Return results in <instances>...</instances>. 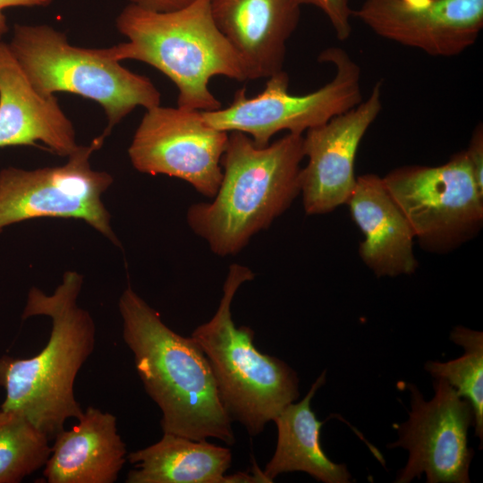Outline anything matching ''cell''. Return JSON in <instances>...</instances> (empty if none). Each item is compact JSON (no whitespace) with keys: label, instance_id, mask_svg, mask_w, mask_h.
I'll use <instances>...</instances> for the list:
<instances>
[{"label":"cell","instance_id":"1","mask_svg":"<svg viewBox=\"0 0 483 483\" xmlns=\"http://www.w3.org/2000/svg\"><path fill=\"white\" fill-rule=\"evenodd\" d=\"M118 309L123 338L149 397L161 411L163 433L196 441L209 437L234 445L225 411L199 345L168 327L157 310L128 285Z\"/></svg>","mask_w":483,"mask_h":483},{"label":"cell","instance_id":"2","mask_svg":"<svg viewBox=\"0 0 483 483\" xmlns=\"http://www.w3.org/2000/svg\"><path fill=\"white\" fill-rule=\"evenodd\" d=\"M83 276L66 271L52 294L32 287L22 313L50 318L52 328L46 346L37 355L21 359L0 357V386L5 391L4 411L20 412L50 440L69 419L83 413L74 394L77 374L92 353L96 326L90 314L78 305Z\"/></svg>","mask_w":483,"mask_h":483},{"label":"cell","instance_id":"3","mask_svg":"<svg viewBox=\"0 0 483 483\" xmlns=\"http://www.w3.org/2000/svg\"><path fill=\"white\" fill-rule=\"evenodd\" d=\"M303 158L301 134L287 133L258 147L243 132H228L218 190L211 202L190 206L186 214L190 228L216 255L239 253L301 193Z\"/></svg>","mask_w":483,"mask_h":483},{"label":"cell","instance_id":"4","mask_svg":"<svg viewBox=\"0 0 483 483\" xmlns=\"http://www.w3.org/2000/svg\"><path fill=\"white\" fill-rule=\"evenodd\" d=\"M127 41L106 47L118 61L135 60L161 72L178 89L177 106L202 112L221 108L211 78L248 80L242 61L216 27L210 0L168 12L127 4L115 20Z\"/></svg>","mask_w":483,"mask_h":483},{"label":"cell","instance_id":"5","mask_svg":"<svg viewBox=\"0 0 483 483\" xmlns=\"http://www.w3.org/2000/svg\"><path fill=\"white\" fill-rule=\"evenodd\" d=\"M254 277L249 267L231 265L215 315L191 335L209 363L228 415L251 436L262 432L300 394L295 370L284 360L260 352L253 343L254 331L246 326L237 327L232 318L235 293Z\"/></svg>","mask_w":483,"mask_h":483},{"label":"cell","instance_id":"6","mask_svg":"<svg viewBox=\"0 0 483 483\" xmlns=\"http://www.w3.org/2000/svg\"><path fill=\"white\" fill-rule=\"evenodd\" d=\"M8 46L40 94L68 92L97 103L107 118L106 137L137 106L148 110L160 105V92L149 78L111 58L106 47L70 44L64 32L49 25L15 24Z\"/></svg>","mask_w":483,"mask_h":483},{"label":"cell","instance_id":"7","mask_svg":"<svg viewBox=\"0 0 483 483\" xmlns=\"http://www.w3.org/2000/svg\"><path fill=\"white\" fill-rule=\"evenodd\" d=\"M318 61L331 64L335 74L317 90L290 94L288 74L282 71L268 78L259 94L248 97L245 89H240L227 107L201 111L203 119L217 130L243 132L255 145L265 147L277 132L302 135L358 106L363 100L358 64L346 51L335 47L321 52Z\"/></svg>","mask_w":483,"mask_h":483},{"label":"cell","instance_id":"8","mask_svg":"<svg viewBox=\"0 0 483 483\" xmlns=\"http://www.w3.org/2000/svg\"><path fill=\"white\" fill-rule=\"evenodd\" d=\"M382 178L423 248L445 252L479 232L483 193L464 151L441 165H405Z\"/></svg>","mask_w":483,"mask_h":483},{"label":"cell","instance_id":"9","mask_svg":"<svg viewBox=\"0 0 483 483\" xmlns=\"http://www.w3.org/2000/svg\"><path fill=\"white\" fill-rule=\"evenodd\" d=\"M106 137L102 133L71 154L62 165L0 171V233L7 225L38 217L76 218L109 239L120 242L102 195L113 183L106 172L91 167L90 157Z\"/></svg>","mask_w":483,"mask_h":483},{"label":"cell","instance_id":"10","mask_svg":"<svg viewBox=\"0 0 483 483\" xmlns=\"http://www.w3.org/2000/svg\"><path fill=\"white\" fill-rule=\"evenodd\" d=\"M228 132L208 124L201 111L159 105L146 110L128 155L137 171L181 179L213 198L222 180Z\"/></svg>","mask_w":483,"mask_h":483},{"label":"cell","instance_id":"11","mask_svg":"<svg viewBox=\"0 0 483 483\" xmlns=\"http://www.w3.org/2000/svg\"><path fill=\"white\" fill-rule=\"evenodd\" d=\"M434 397L425 400L414 385L408 419L397 426L399 438L388 448L409 452L396 483H409L425 473L428 483H469L473 449L468 446L469 428L474 426L470 402L443 378H434Z\"/></svg>","mask_w":483,"mask_h":483},{"label":"cell","instance_id":"12","mask_svg":"<svg viewBox=\"0 0 483 483\" xmlns=\"http://www.w3.org/2000/svg\"><path fill=\"white\" fill-rule=\"evenodd\" d=\"M377 35L436 57L458 55L483 28V0H365L352 11Z\"/></svg>","mask_w":483,"mask_h":483},{"label":"cell","instance_id":"13","mask_svg":"<svg viewBox=\"0 0 483 483\" xmlns=\"http://www.w3.org/2000/svg\"><path fill=\"white\" fill-rule=\"evenodd\" d=\"M381 110L378 81L358 106L306 131L303 152L308 163L300 172L306 214H326L346 204L356 183L354 162L360 143Z\"/></svg>","mask_w":483,"mask_h":483},{"label":"cell","instance_id":"14","mask_svg":"<svg viewBox=\"0 0 483 483\" xmlns=\"http://www.w3.org/2000/svg\"><path fill=\"white\" fill-rule=\"evenodd\" d=\"M210 10L242 59L248 80L284 71L286 44L301 16L296 0H210Z\"/></svg>","mask_w":483,"mask_h":483},{"label":"cell","instance_id":"15","mask_svg":"<svg viewBox=\"0 0 483 483\" xmlns=\"http://www.w3.org/2000/svg\"><path fill=\"white\" fill-rule=\"evenodd\" d=\"M39 141L64 157L80 146L57 98L33 88L8 44L0 40V148Z\"/></svg>","mask_w":483,"mask_h":483},{"label":"cell","instance_id":"16","mask_svg":"<svg viewBox=\"0 0 483 483\" xmlns=\"http://www.w3.org/2000/svg\"><path fill=\"white\" fill-rule=\"evenodd\" d=\"M346 204L364 236L360 256L377 276L394 277L416 270L414 233L382 177L374 174L357 177Z\"/></svg>","mask_w":483,"mask_h":483},{"label":"cell","instance_id":"17","mask_svg":"<svg viewBox=\"0 0 483 483\" xmlns=\"http://www.w3.org/2000/svg\"><path fill=\"white\" fill-rule=\"evenodd\" d=\"M71 429L54 437L43 475L48 483H114L126 459V445L112 413L89 406Z\"/></svg>","mask_w":483,"mask_h":483},{"label":"cell","instance_id":"18","mask_svg":"<svg viewBox=\"0 0 483 483\" xmlns=\"http://www.w3.org/2000/svg\"><path fill=\"white\" fill-rule=\"evenodd\" d=\"M326 382V371L312 384L305 397L292 402L273 420L277 428V442L271 460L262 470L267 482L278 475L302 471L324 483H348L352 477L345 464L332 462L320 444L324 422L316 418L310 402Z\"/></svg>","mask_w":483,"mask_h":483},{"label":"cell","instance_id":"19","mask_svg":"<svg viewBox=\"0 0 483 483\" xmlns=\"http://www.w3.org/2000/svg\"><path fill=\"white\" fill-rule=\"evenodd\" d=\"M127 483H224L231 467L227 447L163 433L157 443L127 455Z\"/></svg>","mask_w":483,"mask_h":483},{"label":"cell","instance_id":"20","mask_svg":"<svg viewBox=\"0 0 483 483\" xmlns=\"http://www.w3.org/2000/svg\"><path fill=\"white\" fill-rule=\"evenodd\" d=\"M49 437L20 412L0 410V483H19L44 467Z\"/></svg>","mask_w":483,"mask_h":483},{"label":"cell","instance_id":"21","mask_svg":"<svg viewBox=\"0 0 483 483\" xmlns=\"http://www.w3.org/2000/svg\"><path fill=\"white\" fill-rule=\"evenodd\" d=\"M450 339L461 345L464 352L454 360L428 361L425 369L434 378H443L459 395L467 399L474 411L475 436L483 441V333L458 326Z\"/></svg>","mask_w":483,"mask_h":483},{"label":"cell","instance_id":"22","mask_svg":"<svg viewBox=\"0 0 483 483\" xmlns=\"http://www.w3.org/2000/svg\"><path fill=\"white\" fill-rule=\"evenodd\" d=\"M301 6L312 5L324 13L328 19L336 38L346 40L352 34V10L350 0H296Z\"/></svg>","mask_w":483,"mask_h":483},{"label":"cell","instance_id":"23","mask_svg":"<svg viewBox=\"0 0 483 483\" xmlns=\"http://www.w3.org/2000/svg\"><path fill=\"white\" fill-rule=\"evenodd\" d=\"M479 191L483 193V129L478 125L464 150Z\"/></svg>","mask_w":483,"mask_h":483},{"label":"cell","instance_id":"24","mask_svg":"<svg viewBox=\"0 0 483 483\" xmlns=\"http://www.w3.org/2000/svg\"><path fill=\"white\" fill-rule=\"evenodd\" d=\"M53 0H0V40L8 31V26L4 10L8 7H44Z\"/></svg>","mask_w":483,"mask_h":483},{"label":"cell","instance_id":"25","mask_svg":"<svg viewBox=\"0 0 483 483\" xmlns=\"http://www.w3.org/2000/svg\"><path fill=\"white\" fill-rule=\"evenodd\" d=\"M129 4H132L143 8L168 12L182 8L194 0H128Z\"/></svg>","mask_w":483,"mask_h":483},{"label":"cell","instance_id":"26","mask_svg":"<svg viewBox=\"0 0 483 483\" xmlns=\"http://www.w3.org/2000/svg\"><path fill=\"white\" fill-rule=\"evenodd\" d=\"M239 482H264L268 483L263 475L262 470L257 464L253 466L252 474L247 472H236L231 475H225L224 483H239Z\"/></svg>","mask_w":483,"mask_h":483}]
</instances>
